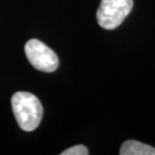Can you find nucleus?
<instances>
[{
	"instance_id": "obj_2",
	"label": "nucleus",
	"mask_w": 155,
	"mask_h": 155,
	"mask_svg": "<svg viewBox=\"0 0 155 155\" xmlns=\"http://www.w3.org/2000/svg\"><path fill=\"white\" fill-rule=\"evenodd\" d=\"M133 7V0H102L97 11L99 25L105 29L117 28L128 16Z\"/></svg>"
},
{
	"instance_id": "obj_3",
	"label": "nucleus",
	"mask_w": 155,
	"mask_h": 155,
	"mask_svg": "<svg viewBox=\"0 0 155 155\" xmlns=\"http://www.w3.org/2000/svg\"><path fill=\"white\" fill-rule=\"evenodd\" d=\"M25 54L29 63L41 72H54L58 67L57 54L38 39H30L26 42Z\"/></svg>"
},
{
	"instance_id": "obj_5",
	"label": "nucleus",
	"mask_w": 155,
	"mask_h": 155,
	"mask_svg": "<svg viewBox=\"0 0 155 155\" xmlns=\"http://www.w3.org/2000/svg\"><path fill=\"white\" fill-rule=\"evenodd\" d=\"M61 154V155H88L89 150L84 145H76V146L71 147L69 149H66Z\"/></svg>"
},
{
	"instance_id": "obj_4",
	"label": "nucleus",
	"mask_w": 155,
	"mask_h": 155,
	"mask_svg": "<svg viewBox=\"0 0 155 155\" xmlns=\"http://www.w3.org/2000/svg\"><path fill=\"white\" fill-rule=\"evenodd\" d=\"M121 155H155V148L136 140H127L120 148Z\"/></svg>"
},
{
	"instance_id": "obj_1",
	"label": "nucleus",
	"mask_w": 155,
	"mask_h": 155,
	"mask_svg": "<svg viewBox=\"0 0 155 155\" xmlns=\"http://www.w3.org/2000/svg\"><path fill=\"white\" fill-rule=\"evenodd\" d=\"M11 105L17 124L23 131L30 132L38 127L42 118L41 103L35 95L17 92L12 96Z\"/></svg>"
}]
</instances>
